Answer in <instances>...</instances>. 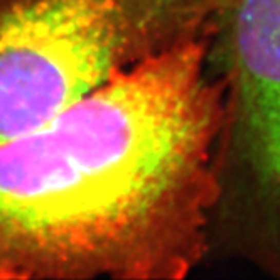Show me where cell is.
<instances>
[{"instance_id":"6da1fadb","label":"cell","mask_w":280,"mask_h":280,"mask_svg":"<svg viewBox=\"0 0 280 280\" xmlns=\"http://www.w3.org/2000/svg\"><path fill=\"white\" fill-rule=\"evenodd\" d=\"M225 115L204 39L0 145V278L189 277L211 255Z\"/></svg>"},{"instance_id":"3957f363","label":"cell","mask_w":280,"mask_h":280,"mask_svg":"<svg viewBox=\"0 0 280 280\" xmlns=\"http://www.w3.org/2000/svg\"><path fill=\"white\" fill-rule=\"evenodd\" d=\"M210 58L226 100L211 253L280 278V0H225Z\"/></svg>"},{"instance_id":"7a4b0ae2","label":"cell","mask_w":280,"mask_h":280,"mask_svg":"<svg viewBox=\"0 0 280 280\" xmlns=\"http://www.w3.org/2000/svg\"><path fill=\"white\" fill-rule=\"evenodd\" d=\"M225 0H0V145L123 71L211 39Z\"/></svg>"}]
</instances>
